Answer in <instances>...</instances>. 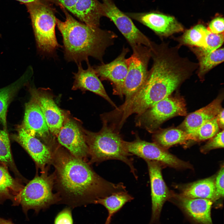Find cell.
<instances>
[{
	"label": "cell",
	"instance_id": "cell-23",
	"mask_svg": "<svg viewBox=\"0 0 224 224\" xmlns=\"http://www.w3.org/2000/svg\"><path fill=\"white\" fill-rule=\"evenodd\" d=\"M208 32L207 27L204 25L198 23L185 30L181 36L173 38L181 47L185 45L189 48H203L205 46Z\"/></svg>",
	"mask_w": 224,
	"mask_h": 224
},
{
	"label": "cell",
	"instance_id": "cell-8",
	"mask_svg": "<svg viewBox=\"0 0 224 224\" xmlns=\"http://www.w3.org/2000/svg\"><path fill=\"white\" fill-rule=\"evenodd\" d=\"M123 144L125 149L128 153L144 160L156 161L175 168L190 167L189 164L179 159L165 149L154 142L143 140L138 136L132 142L124 140Z\"/></svg>",
	"mask_w": 224,
	"mask_h": 224
},
{
	"label": "cell",
	"instance_id": "cell-36",
	"mask_svg": "<svg viewBox=\"0 0 224 224\" xmlns=\"http://www.w3.org/2000/svg\"><path fill=\"white\" fill-rule=\"evenodd\" d=\"M21 2L25 4L30 3L35 1L39 0H44L50 2L52 3H54L56 5H58L57 2L55 0H16Z\"/></svg>",
	"mask_w": 224,
	"mask_h": 224
},
{
	"label": "cell",
	"instance_id": "cell-38",
	"mask_svg": "<svg viewBox=\"0 0 224 224\" xmlns=\"http://www.w3.org/2000/svg\"><path fill=\"white\" fill-rule=\"evenodd\" d=\"M111 217H108L107 218L105 222V224H110L111 221Z\"/></svg>",
	"mask_w": 224,
	"mask_h": 224
},
{
	"label": "cell",
	"instance_id": "cell-29",
	"mask_svg": "<svg viewBox=\"0 0 224 224\" xmlns=\"http://www.w3.org/2000/svg\"><path fill=\"white\" fill-rule=\"evenodd\" d=\"M219 128L216 116L189 133L192 140L198 141L205 140L215 135L218 133Z\"/></svg>",
	"mask_w": 224,
	"mask_h": 224
},
{
	"label": "cell",
	"instance_id": "cell-25",
	"mask_svg": "<svg viewBox=\"0 0 224 224\" xmlns=\"http://www.w3.org/2000/svg\"><path fill=\"white\" fill-rule=\"evenodd\" d=\"M134 198L126 190L114 192L110 195L98 198L94 204H100L107 210L108 216L112 217L120 210L127 203L133 200Z\"/></svg>",
	"mask_w": 224,
	"mask_h": 224
},
{
	"label": "cell",
	"instance_id": "cell-5",
	"mask_svg": "<svg viewBox=\"0 0 224 224\" xmlns=\"http://www.w3.org/2000/svg\"><path fill=\"white\" fill-rule=\"evenodd\" d=\"M49 169L36 174L32 180L24 187L20 194L19 204L23 212L27 215L30 209L38 214L41 210H45L51 205L58 204L60 199L57 193H54V173H48Z\"/></svg>",
	"mask_w": 224,
	"mask_h": 224
},
{
	"label": "cell",
	"instance_id": "cell-34",
	"mask_svg": "<svg viewBox=\"0 0 224 224\" xmlns=\"http://www.w3.org/2000/svg\"><path fill=\"white\" fill-rule=\"evenodd\" d=\"M224 167L222 166L215 180L217 195L219 198L224 196Z\"/></svg>",
	"mask_w": 224,
	"mask_h": 224
},
{
	"label": "cell",
	"instance_id": "cell-9",
	"mask_svg": "<svg viewBox=\"0 0 224 224\" xmlns=\"http://www.w3.org/2000/svg\"><path fill=\"white\" fill-rule=\"evenodd\" d=\"M105 16L110 19L132 49L138 45L150 47L152 41L135 26L132 19L116 6L113 0H102Z\"/></svg>",
	"mask_w": 224,
	"mask_h": 224
},
{
	"label": "cell",
	"instance_id": "cell-17",
	"mask_svg": "<svg viewBox=\"0 0 224 224\" xmlns=\"http://www.w3.org/2000/svg\"><path fill=\"white\" fill-rule=\"evenodd\" d=\"M87 68L84 69L81 63H78V71L73 73L74 82L73 90L89 91L104 98L115 108L117 107L107 93L105 89L94 68L91 66L89 61L86 62Z\"/></svg>",
	"mask_w": 224,
	"mask_h": 224
},
{
	"label": "cell",
	"instance_id": "cell-18",
	"mask_svg": "<svg viewBox=\"0 0 224 224\" xmlns=\"http://www.w3.org/2000/svg\"><path fill=\"white\" fill-rule=\"evenodd\" d=\"M172 196L180 208L194 221L201 224H213L211 217L213 201L206 199L189 198L181 194Z\"/></svg>",
	"mask_w": 224,
	"mask_h": 224
},
{
	"label": "cell",
	"instance_id": "cell-20",
	"mask_svg": "<svg viewBox=\"0 0 224 224\" xmlns=\"http://www.w3.org/2000/svg\"><path fill=\"white\" fill-rule=\"evenodd\" d=\"M7 167L0 163V204L11 200L14 205L19 204L20 196L24 186L20 181L13 178Z\"/></svg>",
	"mask_w": 224,
	"mask_h": 224
},
{
	"label": "cell",
	"instance_id": "cell-28",
	"mask_svg": "<svg viewBox=\"0 0 224 224\" xmlns=\"http://www.w3.org/2000/svg\"><path fill=\"white\" fill-rule=\"evenodd\" d=\"M224 42V33L215 34L209 31L207 34L205 46L203 48H190L196 57L211 53L219 49Z\"/></svg>",
	"mask_w": 224,
	"mask_h": 224
},
{
	"label": "cell",
	"instance_id": "cell-3",
	"mask_svg": "<svg viewBox=\"0 0 224 224\" xmlns=\"http://www.w3.org/2000/svg\"><path fill=\"white\" fill-rule=\"evenodd\" d=\"M84 133L89 150L88 162L96 164L110 160H118L123 162L130 168V171L136 179L138 176L133 164V156L125 149L124 140L119 133L114 131L103 123L101 130L97 132L84 130Z\"/></svg>",
	"mask_w": 224,
	"mask_h": 224
},
{
	"label": "cell",
	"instance_id": "cell-30",
	"mask_svg": "<svg viewBox=\"0 0 224 224\" xmlns=\"http://www.w3.org/2000/svg\"><path fill=\"white\" fill-rule=\"evenodd\" d=\"M204 146L201 147L202 152H207L215 148L224 147V130L218 133L212 137Z\"/></svg>",
	"mask_w": 224,
	"mask_h": 224
},
{
	"label": "cell",
	"instance_id": "cell-37",
	"mask_svg": "<svg viewBox=\"0 0 224 224\" xmlns=\"http://www.w3.org/2000/svg\"><path fill=\"white\" fill-rule=\"evenodd\" d=\"M0 224H14L10 219H5L0 217Z\"/></svg>",
	"mask_w": 224,
	"mask_h": 224
},
{
	"label": "cell",
	"instance_id": "cell-14",
	"mask_svg": "<svg viewBox=\"0 0 224 224\" xmlns=\"http://www.w3.org/2000/svg\"><path fill=\"white\" fill-rule=\"evenodd\" d=\"M17 133L13 136L14 139L27 152L38 168L43 172L52 164V151L46 145L26 132L21 127Z\"/></svg>",
	"mask_w": 224,
	"mask_h": 224
},
{
	"label": "cell",
	"instance_id": "cell-12",
	"mask_svg": "<svg viewBox=\"0 0 224 224\" xmlns=\"http://www.w3.org/2000/svg\"><path fill=\"white\" fill-rule=\"evenodd\" d=\"M57 137L59 143L72 155L88 162L89 150L84 133L76 123L71 119L64 122Z\"/></svg>",
	"mask_w": 224,
	"mask_h": 224
},
{
	"label": "cell",
	"instance_id": "cell-31",
	"mask_svg": "<svg viewBox=\"0 0 224 224\" xmlns=\"http://www.w3.org/2000/svg\"><path fill=\"white\" fill-rule=\"evenodd\" d=\"M72 209L68 206L58 212L54 218V224H73Z\"/></svg>",
	"mask_w": 224,
	"mask_h": 224
},
{
	"label": "cell",
	"instance_id": "cell-11",
	"mask_svg": "<svg viewBox=\"0 0 224 224\" xmlns=\"http://www.w3.org/2000/svg\"><path fill=\"white\" fill-rule=\"evenodd\" d=\"M145 161L148 167L151 188L152 216L149 224H160V217L163 205L172 196L163 178L162 164L155 161Z\"/></svg>",
	"mask_w": 224,
	"mask_h": 224
},
{
	"label": "cell",
	"instance_id": "cell-15",
	"mask_svg": "<svg viewBox=\"0 0 224 224\" xmlns=\"http://www.w3.org/2000/svg\"><path fill=\"white\" fill-rule=\"evenodd\" d=\"M26 132L43 139L50 147L55 143L50 139L49 130L41 109L32 97L25 104V114L21 126Z\"/></svg>",
	"mask_w": 224,
	"mask_h": 224
},
{
	"label": "cell",
	"instance_id": "cell-24",
	"mask_svg": "<svg viewBox=\"0 0 224 224\" xmlns=\"http://www.w3.org/2000/svg\"><path fill=\"white\" fill-rule=\"evenodd\" d=\"M154 142L166 149L177 144L191 140L189 133L182 129L171 128L156 132L153 136Z\"/></svg>",
	"mask_w": 224,
	"mask_h": 224
},
{
	"label": "cell",
	"instance_id": "cell-7",
	"mask_svg": "<svg viewBox=\"0 0 224 224\" xmlns=\"http://www.w3.org/2000/svg\"><path fill=\"white\" fill-rule=\"evenodd\" d=\"M133 53L127 58L128 69L122 89L126 100L141 87L147 77L148 65L151 58L150 47L138 45L132 48Z\"/></svg>",
	"mask_w": 224,
	"mask_h": 224
},
{
	"label": "cell",
	"instance_id": "cell-35",
	"mask_svg": "<svg viewBox=\"0 0 224 224\" xmlns=\"http://www.w3.org/2000/svg\"><path fill=\"white\" fill-rule=\"evenodd\" d=\"M224 109L222 108L216 116L217 123L220 128L224 127Z\"/></svg>",
	"mask_w": 224,
	"mask_h": 224
},
{
	"label": "cell",
	"instance_id": "cell-6",
	"mask_svg": "<svg viewBox=\"0 0 224 224\" xmlns=\"http://www.w3.org/2000/svg\"><path fill=\"white\" fill-rule=\"evenodd\" d=\"M186 114L185 104L183 99L169 96L137 115L135 122L137 126L144 128L150 133H154L167 119L176 116H185Z\"/></svg>",
	"mask_w": 224,
	"mask_h": 224
},
{
	"label": "cell",
	"instance_id": "cell-26",
	"mask_svg": "<svg viewBox=\"0 0 224 224\" xmlns=\"http://www.w3.org/2000/svg\"><path fill=\"white\" fill-rule=\"evenodd\" d=\"M198 63L197 69V75L201 81L213 68L224 61V49L219 48L208 54L197 58Z\"/></svg>",
	"mask_w": 224,
	"mask_h": 224
},
{
	"label": "cell",
	"instance_id": "cell-13",
	"mask_svg": "<svg viewBox=\"0 0 224 224\" xmlns=\"http://www.w3.org/2000/svg\"><path fill=\"white\" fill-rule=\"evenodd\" d=\"M128 48L123 47L121 53L114 60L107 63L93 67L96 74L102 80L111 82L115 94L123 97L122 89L128 69L126 56L129 52Z\"/></svg>",
	"mask_w": 224,
	"mask_h": 224
},
{
	"label": "cell",
	"instance_id": "cell-27",
	"mask_svg": "<svg viewBox=\"0 0 224 224\" xmlns=\"http://www.w3.org/2000/svg\"><path fill=\"white\" fill-rule=\"evenodd\" d=\"M0 163L9 167L19 179L22 178L13 161L7 130L0 129Z\"/></svg>",
	"mask_w": 224,
	"mask_h": 224
},
{
	"label": "cell",
	"instance_id": "cell-4",
	"mask_svg": "<svg viewBox=\"0 0 224 224\" xmlns=\"http://www.w3.org/2000/svg\"><path fill=\"white\" fill-rule=\"evenodd\" d=\"M50 3L39 0L25 4L30 16L38 49L42 54L52 56L61 46L55 34V10Z\"/></svg>",
	"mask_w": 224,
	"mask_h": 224
},
{
	"label": "cell",
	"instance_id": "cell-19",
	"mask_svg": "<svg viewBox=\"0 0 224 224\" xmlns=\"http://www.w3.org/2000/svg\"><path fill=\"white\" fill-rule=\"evenodd\" d=\"M222 98L219 96L206 106L189 114L182 124L183 130L190 133L216 117L222 108Z\"/></svg>",
	"mask_w": 224,
	"mask_h": 224
},
{
	"label": "cell",
	"instance_id": "cell-16",
	"mask_svg": "<svg viewBox=\"0 0 224 224\" xmlns=\"http://www.w3.org/2000/svg\"><path fill=\"white\" fill-rule=\"evenodd\" d=\"M30 92L41 109L49 131L57 137L64 121L62 112L52 98L42 90L32 88Z\"/></svg>",
	"mask_w": 224,
	"mask_h": 224
},
{
	"label": "cell",
	"instance_id": "cell-33",
	"mask_svg": "<svg viewBox=\"0 0 224 224\" xmlns=\"http://www.w3.org/2000/svg\"><path fill=\"white\" fill-rule=\"evenodd\" d=\"M60 6H62L73 14L85 0H55Z\"/></svg>",
	"mask_w": 224,
	"mask_h": 224
},
{
	"label": "cell",
	"instance_id": "cell-10",
	"mask_svg": "<svg viewBox=\"0 0 224 224\" xmlns=\"http://www.w3.org/2000/svg\"><path fill=\"white\" fill-rule=\"evenodd\" d=\"M124 13L132 19L149 28L161 39L184 30L183 26L174 16L159 12Z\"/></svg>",
	"mask_w": 224,
	"mask_h": 224
},
{
	"label": "cell",
	"instance_id": "cell-2",
	"mask_svg": "<svg viewBox=\"0 0 224 224\" xmlns=\"http://www.w3.org/2000/svg\"><path fill=\"white\" fill-rule=\"evenodd\" d=\"M66 19L56 18V25L62 37L64 57L77 64L93 57L104 63L103 58L107 48L114 44L117 38L113 32L89 26L77 21L63 6H60Z\"/></svg>",
	"mask_w": 224,
	"mask_h": 224
},
{
	"label": "cell",
	"instance_id": "cell-22",
	"mask_svg": "<svg viewBox=\"0 0 224 224\" xmlns=\"http://www.w3.org/2000/svg\"><path fill=\"white\" fill-rule=\"evenodd\" d=\"M181 194L189 198L208 199L213 202L219 199L216 192L215 180L212 178L189 184L183 189Z\"/></svg>",
	"mask_w": 224,
	"mask_h": 224
},
{
	"label": "cell",
	"instance_id": "cell-21",
	"mask_svg": "<svg viewBox=\"0 0 224 224\" xmlns=\"http://www.w3.org/2000/svg\"><path fill=\"white\" fill-rule=\"evenodd\" d=\"M33 71L29 67L24 74L12 84L0 89V122L7 130V113L8 106L17 91L28 81Z\"/></svg>",
	"mask_w": 224,
	"mask_h": 224
},
{
	"label": "cell",
	"instance_id": "cell-32",
	"mask_svg": "<svg viewBox=\"0 0 224 224\" xmlns=\"http://www.w3.org/2000/svg\"><path fill=\"white\" fill-rule=\"evenodd\" d=\"M208 30L211 33L220 34L224 33V18L221 15H217L209 22Z\"/></svg>",
	"mask_w": 224,
	"mask_h": 224
},
{
	"label": "cell",
	"instance_id": "cell-1",
	"mask_svg": "<svg viewBox=\"0 0 224 224\" xmlns=\"http://www.w3.org/2000/svg\"><path fill=\"white\" fill-rule=\"evenodd\" d=\"M54 184L59 204L74 208L94 204L98 198L126 190L122 182L114 184L97 174L88 162L73 156L59 146L52 151Z\"/></svg>",
	"mask_w": 224,
	"mask_h": 224
}]
</instances>
